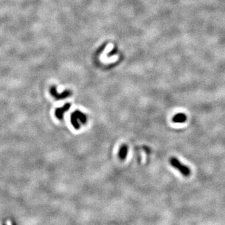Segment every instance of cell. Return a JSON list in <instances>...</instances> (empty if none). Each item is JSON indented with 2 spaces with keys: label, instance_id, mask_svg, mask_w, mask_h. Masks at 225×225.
I'll return each mask as SVG.
<instances>
[{
  "label": "cell",
  "instance_id": "obj_1",
  "mask_svg": "<svg viewBox=\"0 0 225 225\" xmlns=\"http://www.w3.org/2000/svg\"><path fill=\"white\" fill-rule=\"evenodd\" d=\"M70 121L73 127L76 130H79L81 127L79 121L82 124H86L87 122V118L85 113L77 110L71 114Z\"/></svg>",
  "mask_w": 225,
  "mask_h": 225
},
{
  "label": "cell",
  "instance_id": "obj_3",
  "mask_svg": "<svg viewBox=\"0 0 225 225\" xmlns=\"http://www.w3.org/2000/svg\"><path fill=\"white\" fill-rule=\"evenodd\" d=\"M49 93L56 100L63 99L69 97L71 95V91L69 89H66L64 91L61 93H58L57 91L56 86L55 85L52 86L49 88Z\"/></svg>",
  "mask_w": 225,
  "mask_h": 225
},
{
  "label": "cell",
  "instance_id": "obj_5",
  "mask_svg": "<svg viewBox=\"0 0 225 225\" xmlns=\"http://www.w3.org/2000/svg\"><path fill=\"white\" fill-rule=\"evenodd\" d=\"M128 152V147L127 145H123L120 149L118 152V157L121 160H124L126 159Z\"/></svg>",
  "mask_w": 225,
  "mask_h": 225
},
{
  "label": "cell",
  "instance_id": "obj_6",
  "mask_svg": "<svg viewBox=\"0 0 225 225\" xmlns=\"http://www.w3.org/2000/svg\"><path fill=\"white\" fill-rule=\"evenodd\" d=\"M186 120L187 116L185 113H178L176 115H174L172 118L173 122L176 123H184L186 121Z\"/></svg>",
  "mask_w": 225,
  "mask_h": 225
},
{
  "label": "cell",
  "instance_id": "obj_2",
  "mask_svg": "<svg viewBox=\"0 0 225 225\" xmlns=\"http://www.w3.org/2000/svg\"><path fill=\"white\" fill-rule=\"evenodd\" d=\"M169 162L173 168L178 170L184 177H188L190 175L191 170L187 166L181 163L178 158L171 157L170 158Z\"/></svg>",
  "mask_w": 225,
  "mask_h": 225
},
{
  "label": "cell",
  "instance_id": "obj_4",
  "mask_svg": "<svg viewBox=\"0 0 225 225\" xmlns=\"http://www.w3.org/2000/svg\"><path fill=\"white\" fill-rule=\"evenodd\" d=\"M71 103H67L64 104L62 107L61 108H58L55 110V115L56 117L60 120H63L64 117V114L66 111H68L69 110L70 108H71Z\"/></svg>",
  "mask_w": 225,
  "mask_h": 225
}]
</instances>
